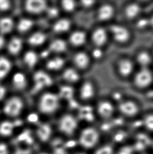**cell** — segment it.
<instances>
[{"instance_id": "1", "label": "cell", "mask_w": 153, "mask_h": 154, "mask_svg": "<svg viewBox=\"0 0 153 154\" xmlns=\"http://www.w3.org/2000/svg\"><path fill=\"white\" fill-rule=\"evenodd\" d=\"M101 131L96 127H89L81 132L79 143L86 149H95L101 143Z\"/></svg>"}, {"instance_id": "2", "label": "cell", "mask_w": 153, "mask_h": 154, "mask_svg": "<svg viewBox=\"0 0 153 154\" xmlns=\"http://www.w3.org/2000/svg\"><path fill=\"white\" fill-rule=\"evenodd\" d=\"M39 109L41 112L50 114L55 112L58 107V99L56 95L46 93L41 96L39 102Z\"/></svg>"}, {"instance_id": "3", "label": "cell", "mask_w": 153, "mask_h": 154, "mask_svg": "<svg viewBox=\"0 0 153 154\" xmlns=\"http://www.w3.org/2000/svg\"><path fill=\"white\" fill-rule=\"evenodd\" d=\"M139 133L136 135L133 142L131 143L136 152L137 154L147 152V148L151 147L153 139L145 131Z\"/></svg>"}, {"instance_id": "4", "label": "cell", "mask_w": 153, "mask_h": 154, "mask_svg": "<svg viewBox=\"0 0 153 154\" xmlns=\"http://www.w3.org/2000/svg\"><path fill=\"white\" fill-rule=\"evenodd\" d=\"M118 110L123 116L132 119L137 116L140 112L138 105L130 100H122L118 105Z\"/></svg>"}, {"instance_id": "5", "label": "cell", "mask_w": 153, "mask_h": 154, "mask_svg": "<svg viewBox=\"0 0 153 154\" xmlns=\"http://www.w3.org/2000/svg\"><path fill=\"white\" fill-rule=\"evenodd\" d=\"M153 76L148 68L142 69L135 75V85L140 88H145L149 86L152 83Z\"/></svg>"}, {"instance_id": "6", "label": "cell", "mask_w": 153, "mask_h": 154, "mask_svg": "<svg viewBox=\"0 0 153 154\" xmlns=\"http://www.w3.org/2000/svg\"><path fill=\"white\" fill-rule=\"evenodd\" d=\"M110 30L114 40L118 43H124L130 38L129 30L122 25H112Z\"/></svg>"}, {"instance_id": "7", "label": "cell", "mask_w": 153, "mask_h": 154, "mask_svg": "<svg viewBox=\"0 0 153 154\" xmlns=\"http://www.w3.org/2000/svg\"><path fill=\"white\" fill-rule=\"evenodd\" d=\"M23 106V102L20 98L13 97L8 100L5 105L4 112L10 116H16L21 112Z\"/></svg>"}, {"instance_id": "8", "label": "cell", "mask_w": 153, "mask_h": 154, "mask_svg": "<svg viewBox=\"0 0 153 154\" xmlns=\"http://www.w3.org/2000/svg\"><path fill=\"white\" fill-rule=\"evenodd\" d=\"M97 112L100 119L108 120L113 116L115 108L111 103L104 100L100 102L98 105Z\"/></svg>"}, {"instance_id": "9", "label": "cell", "mask_w": 153, "mask_h": 154, "mask_svg": "<svg viewBox=\"0 0 153 154\" xmlns=\"http://www.w3.org/2000/svg\"><path fill=\"white\" fill-rule=\"evenodd\" d=\"M77 126L75 119L70 115H65L60 122V129L61 131L71 135Z\"/></svg>"}, {"instance_id": "10", "label": "cell", "mask_w": 153, "mask_h": 154, "mask_svg": "<svg viewBox=\"0 0 153 154\" xmlns=\"http://www.w3.org/2000/svg\"><path fill=\"white\" fill-rule=\"evenodd\" d=\"M34 79L35 82V89L40 90L45 86L51 85L52 79L49 75L43 71H38L34 74Z\"/></svg>"}, {"instance_id": "11", "label": "cell", "mask_w": 153, "mask_h": 154, "mask_svg": "<svg viewBox=\"0 0 153 154\" xmlns=\"http://www.w3.org/2000/svg\"><path fill=\"white\" fill-rule=\"evenodd\" d=\"M92 40L97 48H101V47L106 44L108 41L107 32L104 28H98L93 31L92 35Z\"/></svg>"}, {"instance_id": "12", "label": "cell", "mask_w": 153, "mask_h": 154, "mask_svg": "<svg viewBox=\"0 0 153 154\" xmlns=\"http://www.w3.org/2000/svg\"><path fill=\"white\" fill-rule=\"evenodd\" d=\"M46 2L43 0H29L26 2L25 8L29 13L38 14L45 10Z\"/></svg>"}, {"instance_id": "13", "label": "cell", "mask_w": 153, "mask_h": 154, "mask_svg": "<svg viewBox=\"0 0 153 154\" xmlns=\"http://www.w3.org/2000/svg\"><path fill=\"white\" fill-rule=\"evenodd\" d=\"M134 69L133 63L131 60L124 58L119 61L118 69L120 75L123 77H128L132 74Z\"/></svg>"}, {"instance_id": "14", "label": "cell", "mask_w": 153, "mask_h": 154, "mask_svg": "<svg viewBox=\"0 0 153 154\" xmlns=\"http://www.w3.org/2000/svg\"><path fill=\"white\" fill-rule=\"evenodd\" d=\"M114 9L112 5L106 4L100 7L98 11V18L101 21H107L114 15Z\"/></svg>"}, {"instance_id": "15", "label": "cell", "mask_w": 153, "mask_h": 154, "mask_svg": "<svg viewBox=\"0 0 153 154\" xmlns=\"http://www.w3.org/2000/svg\"><path fill=\"white\" fill-rule=\"evenodd\" d=\"M143 131L152 135L153 134V112L145 115L141 120Z\"/></svg>"}, {"instance_id": "16", "label": "cell", "mask_w": 153, "mask_h": 154, "mask_svg": "<svg viewBox=\"0 0 153 154\" xmlns=\"http://www.w3.org/2000/svg\"><path fill=\"white\" fill-rule=\"evenodd\" d=\"M95 93V90L93 84L87 82L83 84L81 88L80 95L83 100H89L92 98Z\"/></svg>"}, {"instance_id": "17", "label": "cell", "mask_w": 153, "mask_h": 154, "mask_svg": "<svg viewBox=\"0 0 153 154\" xmlns=\"http://www.w3.org/2000/svg\"><path fill=\"white\" fill-rule=\"evenodd\" d=\"M141 12V8L139 4L131 3L126 6L125 14L128 19H134L139 16Z\"/></svg>"}, {"instance_id": "18", "label": "cell", "mask_w": 153, "mask_h": 154, "mask_svg": "<svg viewBox=\"0 0 153 154\" xmlns=\"http://www.w3.org/2000/svg\"><path fill=\"white\" fill-rule=\"evenodd\" d=\"M116 147L113 144L110 143H103L102 142L95 148L94 154H115Z\"/></svg>"}, {"instance_id": "19", "label": "cell", "mask_w": 153, "mask_h": 154, "mask_svg": "<svg viewBox=\"0 0 153 154\" xmlns=\"http://www.w3.org/2000/svg\"><path fill=\"white\" fill-rule=\"evenodd\" d=\"M74 62L75 64L79 69H84L88 66L90 62V59L87 54L83 52H80L77 53L75 55Z\"/></svg>"}, {"instance_id": "20", "label": "cell", "mask_w": 153, "mask_h": 154, "mask_svg": "<svg viewBox=\"0 0 153 154\" xmlns=\"http://www.w3.org/2000/svg\"><path fill=\"white\" fill-rule=\"evenodd\" d=\"M152 57L151 55L146 52H141L139 53L136 57V61L142 69L148 68L151 63Z\"/></svg>"}, {"instance_id": "21", "label": "cell", "mask_w": 153, "mask_h": 154, "mask_svg": "<svg viewBox=\"0 0 153 154\" xmlns=\"http://www.w3.org/2000/svg\"><path fill=\"white\" fill-rule=\"evenodd\" d=\"M13 83L16 89L22 90L27 85V81L25 76L22 73L15 74L13 78Z\"/></svg>"}, {"instance_id": "22", "label": "cell", "mask_w": 153, "mask_h": 154, "mask_svg": "<svg viewBox=\"0 0 153 154\" xmlns=\"http://www.w3.org/2000/svg\"><path fill=\"white\" fill-rule=\"evenodd\" d=\"M86 40V34L81 31L75 32L72 34L70 38L71 44L75 46H80L85 43Z\"/></svg>"}, {"instance_id": "23", "label": "cell", "mask_w": 153, "mask_h": 154, "mask_svg": "<svg viewBox=\"0 0 153 154\" xmlns=\"http://www.w3.org/2000/svg\"><path fill=\"white\" fill-rule=\"evenodd\" d=\"M22 43L20 38H14L10 40L8 45V50L10 54L16 55L22 49Z\"/></svg>"}, {"instance_id": "24", "label": "cell", "mask_w": 153, "mask_h": 154, "mask_svg": "<svg viewBox=\"0 0 153 154\" xmlns=\"http://www.w3.org/2000/svg\"><path fill=\"white\" fill-rule=\"evenodd\" d=\"M115 154H137V152L131 143H125L116 147Z\"/></svg>"}, {"instance_id": "25", "label": "cell", "mask_w": 153, "mask_h": 154, "mask_svg": "<svg viewBox=\"0 0 153 154\" xmlns=\"http://www.w3.org/2000/svg\"><path fill=\"white\" fill-rule=\"evenodd\" d=\"M13 25V22L10 18H3L0 20V32L3 34L10 33L12 30Z\"/></svg>"}, {"instance_id": "26", "label": "cell", "mask_w": 153, "mask_h": 154, "mask_svg": "<svg viewBox=\"0 0 153 154\" xmlns=\"http://www.w3.org/2000/svg\"><path fill=\"white\" fill-rule=\"evenodd\" d=\"M11 69V64L7 58L0 57V79L6 76Z\"/></svg>"}, {"instance_id": "27", "label": "cell", "mask_w": 153, "mask_h": 154, "mask_svg": "<svg viewBox=\"0 0 153 154\" xmlns=\"http://www.w3.org/2000/svg\"><path fill=\"white\" fill-rule=\"evenodd\" d=\"M46 39V37L44 34L41 32H37L29 38L28 42L32 45L38 46L43 44Z\"/></svg>"}, {"instance_id": "28", "label": "cell", "mask_w": 153, "mask_h": 154, "mask_svg": "<svg viewBox=\"0 0 153 154\" xmlns=\"http://www.w3.org/2000/svg\"><path fill=\"white\" fill-rule=\"evenodd\" d=\"M70 27V22L66 19H62L58 21L54 25V31L57 33H61L67 31Z\"/></svg>"}, {"instance_id": "29", "label": "cell", "mask_w": 153, "mask_h": 154, "mask_svg": "<svg viewBox=\"0 0 153 154\" xmlns=\"http://www.w3.org/2000/svg\"><path fill=\"white\" fill-rule=\"evenodd\" d=\"M67 45L63 40H56L52 42L50 45V50L56 52H62L66 50Z\"/></svg>"}, {"instance_id": "30", "label": "cell", "mask_w": 153, "mask_h": 154, "mask_svg": "<svg viewBox=\"0 0 153 154\" xmlns=\"http://www.w3.org/2000/svg\"><path fill=\"white\" fill-rule=\"evenodd\" d=\"M50 133V128L49 126L47 125H41L38 131V134L39 138L44 142L46 141L49 138Z\"/></svg>"}, {"instance_id": "31", "label": "cell", "mask_w": 153, "mask_h": 154, "mask_svg": "<svg viewBox=\"0 0 153 154\" xmlns=\"http://www.w3.org/2000/svg\"><path fill=\"white\" fill-rule=\"evenodd\" d=\"M63 77L67 81L75 82L78 80L79 75L74 69H69L64 71L63 74Z\"/></svg>"}, {"instance_id": "32", "label": "cell", "mask_w": 153, "mask_h": 154, "mask_svg": "<svg viewBox=\"0 0 153 154\" xmlns=\"http://www.w3.org/2000/svg\"><path fill=\"white\" fill-rule=\"evenodd\" d=\"M24 59L25 63L28 66L33 67L37 63L38 56L35 53L32 51H29L25 54Z\"/></svg>"}, {"instance_id": "33", "label": "cell", "mask_w": 153, "mask_h": 154, "mask_svg": "<svg viewBox=\"0 0 153 154\" xmlns=\"http://www.w3.org/2000/svg\"><path fill=\"white\" fill-rule=\"evenodd\" d=\"M33 25V22L29 19H24L19 22L17 29L21 32H25L29 30Z\"/></svg>"}, {"instance_id": "34", "label": "cell", "mask_w": 153, "mask_h": 154, "mask_svg": "<svg viewBox=\"0 0 153 154\" xmlns=\"http://www.w3.org/2000/svg\"><path fill=\"white\" fill-rule=\"evenodd\" d=\"M64 64V60L60 57L54 58L50 60L47 64V67L50 69H59Z\"/></svg>"}, {"instance_id": "35", "label": "cell", "mask_w": 153, "mask_h": 154, "mask_svg": "<svg viewBox=\"0 0 153 154\" xmlns=\"http://www.w3.org/2000/svg\"><path fill=\"white\" fill-rule=\"evenodd\" d=\"M14 125L9 122H5L0 125V134L3 136L10 135Z\"/></svg>"}, {"instance_id": "36", "label": "cell", "mask_w": 153, "mask_h": 154, "mask_svg": "<svg viewBox=\"0 0 153 154\" xmlns=\"http://www.w3.org/2000/svg\"><path fill=\"white\" fill-rule=\"evenodd\" d=\"M60 95L62 98L71 100L74 95V90L70 86H63L60 89Z\"/></svg>"}, {"instance_id": "37", "label": "cell", "mask_w": 153, "mask_h": 154, "mask_svg": "<svg viewBox=\"0 0 153 154\" xmlns=\"http://www.w3.org/2000/svg\"><path fill=\"white\" fill-rule=\"evenodd\" d=\"M62 6L64 10L71 12L74 10L76 4L72 0H64L62 2Z\"/></svg>"}, {"instance_id": "38", "label": "cell", "mask_w": 153, "mask_h": 154, "mask_svg": "<svg viewBox=\"0 0 153 154\" xmlns=\"http://www.w3.org/2000/svg\"><path fill=\"white\" fill-rule=\"evenodd\" d=\"M10 2L7 0H0V10H8L10 8Z\"/></svg>"}, {"instance_id": "39", "label": "cell", "mask_w": 153, "mask_h": 154, "mask_svg": "<svg viewBox=\"0 0 153 154\" xmlns=\"http://www.w3.org/2000/svg\"><path fill=\"white\" fill-rule=\"evenodd\" d=\"M92 55L95 59H101L104 56L103 51L100 48H97L93 51Z\"/></svg>"}, {"instance_id": "40", "label": "cell", "mask_w": 153, "mask_h": 154, "mask_svg": "<svg viewBox=\"0 0 153 154\" xmlns=\"http://www.w3.org/2000/svg\"><path fill=\"white\" fill-rule=\"evenodd\" d=\"M30 131H26L23 132V133L21 134L17 138V140L20 142H23L27 140L28 138L30 136Z\"/></svg>"}, {"instance_id": "41", "label": "cell", "mask_w": 153, "mask_h": 154, "mask_svg": "<svg viewBox=\"0 0 153 154\" xmlns=\"http://www.w3.org/2000/svg\"><path fill=\"white\" fill-rule=\"evenodd\" d=\"M27 120L31 123H36L38 120V115L35 113H32L28 116Z\"/></svg>"}, {"instance_id": "42", "label": "cell", "mask_w": 153, "mask_h": 154, "mask_svg": "<svg viewBox=\"0 0 153 154\" xmlns=\"http://www.w3.org/2000/svg\"><path fill=\"white\" fill-rule=\"evenodd\" d=\"M147 24H149V20L147 21L146 20H141L139 21L138 23V25L140 27H145L147 26Z\"/></svg>"}, {"instance_id": "43", "label": "cell", "mask_w": 153, "mask_h": 154, "mask_svg": "<svg viewBox=\"0 0 153 154\" xmlns=\"http://www.w3.org/2000/svg\"><path fill=\"white\" fill-rule=\"evenodd\" d=\"M82 4L83 6L87 8H89L90 6H92L94 3H95V1H82Z\"/></svg>"}, {"instance_id": "44", "label": "cell", "mask_w": 153, "mask_h": 154, "mask_svg": "<svg viewBox=\"0 0 153 154\" xmlns=\"http://www.w3.org/2000/svg\"><path fill=\"white\" fill-rule=\"evenodd\" d=\"M58 10L56 8H52L48 11V14L50 17H56L58 14Z\"/></svg>"}, {"instance_id": "45", "label": "cell", "mask_w": 153, "mask_h": 154, "mask_svg": "<svg viewBox=\"0 0 153 154\" xmlns=\"http://www.w3.org/2000/svg\"><path fill=\"white\" fill-rule=\"evenodd\" d=\"M0 154H8L7 147L4 144L0 145Z\"/></svg>"}, {"instance_id": "46", "label": "cell", "mask_w": 153, "mask_h": 154, "mask_svg": "<svg viewBox=\"0 0 153 154\" xmlns=\"http://www.w3.org/2000/svg\"><path fill=\"white\" fill-rule=\"evenodd\" d=\"M76 143L75 141L71 140L66 143V144H64V147H67V148H71L73 147L76 145Z\"/></svg>"}, {"instance_id": "47", "label": "cell", "mask_w": 153, "mask_h": 154, "mask_svg": "<svg viewBox=\"0 0 153 154\" xmlns=\"http://www.w3.org/2000/svg\"><path fill=\"white\" fill-rule=\"evenodd\" d=\"M5 94V89L4 87L0 85V100L3 98Z\"/></svg>"}, {"instance_id": "48", "label": "cell", "mask_w": 153, "mask_h": 154, "mask_svg": "<svg viewBox=\"0 0 153 154\" xmlns=\"http://www.w3.org/2000/svg\"><path fill=\"white\" fill-rule=\"evenodd\" d=\"M4 43H5V41L4 38L0 36V49H1L3 47Z\"/></svg>"}, {"instance_id": "49", "label": "cell", "mask_w": 153, "mask_h": 154, "mask_svg": "<svg viewBox=\"0 0 153 154\" xmlns=\"http://www.w3.org/2000/svg\"><path fill=\"white\" fill-rule=\"evenodd\" d=\"M147 97L149 98H153V89L147 93Z\"/></svg>"}, {"instance_id": "50", "label": "cell", "mask_w": 153, "mask_h": 154, "mask_svg": "<svg viewBox=\"0 0 153 154\" xmlns=\"http://www.w3.org/2000/svg\"><path fill=\"white\" fill-rule=\"evenodd\" d=\"M149 24L153 27V15L151 18V19L149 20Z\"/></svg>"}, {"instance_id": "51", "label": "cell", "mask_w": 153, "mask_h": 154, "mask_svg": "<svg viewBox=\"0 0 153 154\" xmlns=\"http://www.w3.org/2000/svg\"><path fill=\"white\" fill-rule=\"evenodd\" d=\"M137 154H153V152H149L148 151L147 152H141Z\"/></svg>"}, {"instance_id": "52", "label": "cell", "mask_w": 153, "mask_h": 154, "mask_svg": "<svg viewBox=\"0 0 153 154\" xmlns=\"http://www.w3.org/2000/svg\"></svg>"}]
</instances>
